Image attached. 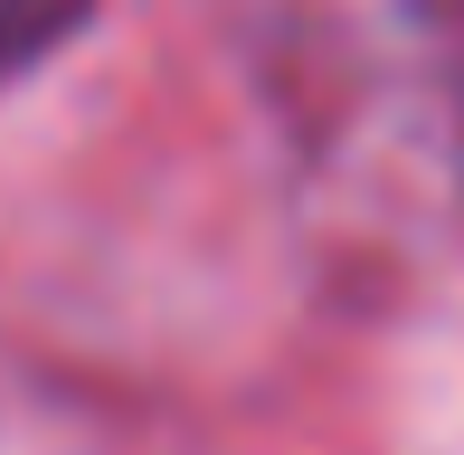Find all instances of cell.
Returning a JSON list of instances; mask_svg holds the SVG:
<instances>
[{
  "label": "cell",
  "instance_id": "2",
  "mask_svg": "<svg viewBox=\"0 0 464 455\" xmlns=\"http://www.w3.org/2000/svg\"><path fill=\"white\" fill-rule=\"evenodd\" d=\"M86 10H95V0H0V86H10L19 67H38Z\"/></svg>",
  "mask_w": 464,
  "mask_h": 455
},
{
  "label": "cell",
  "instance_id": "1",
  "mask_svg": "<svg viewBox=\"0 0 464 455\" xmlns=\"http://www.w3.org/2000/svg\"><path fill=\"white\" fill-rule=\"evenodd\" d=\"M313 237L408 266L464 209V0H218Z\"/></svg>",
  "mask_w": 464,
  "mask_h": 455
}]
</instances>
